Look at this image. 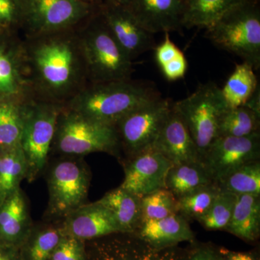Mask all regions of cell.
I'll return each instance as SVG.
<instances>
[{
    "mask_svg": "<svg viewBox=\"0 0 260 260\" xmlns=\"http://www.w3.org/2000/svg\"><path fill=\"white\" fill-rule=\"evenodd\" d=\"M23 43L34 97L63 105L88 85L78 32L44 34Z\"/></svg>",
    "mask_w": 260,
    "mask_h": 260,
    "instance_id": "cell-1",
    "label": "cell"
},
{
    "mask_svg": "<svg viewBox=\"0 0 260 260\" xmlns=\"http://www.w3.org/2000/svg\"><path fill=\"white\" fill-rule=\"evenodd\" d=\"M159 97L153 84L129 78L88 83L62 107L95 122L115 126L130 112Z\"/></svg>",
    "mask_w": 260,
    "mask_h": 260,
    "instance_id": "cell-2",
    "label": "cell"
},
{
    "mask_svg": "<svg viewBox=\"0 0 260 260\" xmlns=\"http://www.w3.org/2000/svg\"><path fill=\"white\" fill-rule=\"evenodd\" d=\"M259 0H250L228 12L205 37L217 47L242 58L254 70L260 68Z\"/></svg>",
    "mask_w": 260,
    "mask_h": 260,
    "instance_id": "cell-3",
    "label": "cell"
},
{
    "mask_svg": "<svg viewBox=\"0 0 260 260\" xmlns=\"http://www.w3.org/2000/svg\"><path fill=\"white\" fill-rule=\"evenodd\" d=\"M78 34L88 83L131 78L133 60L116 42L103 18Z\"/></svg>",
    "mask_w": 260,
    "mask_h": 260,
    "instance_id": "cell-4",
    "label": "cell"
},
{
    "mask_svg": "<svg viewBox=\"0 0 260 260\" xmlns=\"http://www.w3.org/2000/svg\"><path fill=\"white\" fill-rule=\"evenodd\" d=\"M174 110L184 121L203 158L219 137V126L228 108L221 89L213 83L201 84L189 96L173 103Z\"/></svg>",
    "mask_w": 260,
    "mask_h": 260,
    "instance_id": "cell-5",
    "label": "cell"
},
{
    "mask_svg": "<svg viewBox=\"0 0 260 260\" xmlns=\"http://www.w3.org/2000/svg\"><path fill=\"white\" fill-rule=\"evenodd\" d=\"M62 105L32 97L27 103L20 147L26 160V179L32 181L40 174L54 143Z\"/></svg>",
    "mask_w": 260,
    "mask_h": 260,
    "instance_id": "cell-6",
    "label": "cell"
},
{
    "mask_svg": "<svg viewBox=\"0 0 260 260\" xmlns=\"http://www.w3.org/2000/svg\"><path fill=\"white\" fill-rule=\"evenodd\" d=\"M54 141L65 155L114 153L120 144L115 126L100 124L61 108Z\"/></svg>",
    "mask_w": 260,
    "mask_h": 260,
    "instance_id": "cell-7",
    "label": "cell"
},
{
    "mask_svg": "<svg viewBox=\"0 0 260 260\" xmlns=\"http://www.w3.org/2000/svg\"><path fill=\"white\" fill-rule=\"evenodd\" d=\"M172 104L170 99L159 97L130 112L116 124L119 142L132 157L152 148Z\"/></svg>",
    "mask_w": 260,
    "mask_h": 260,
    "instance_id": "cell-8",
    "label": "cell"
},
{
    "mask_svg": "<svg viewBox=\"0 0 260 260\" xmlns=\"http://www.w3.org/2000/svg\"><path fill=\"white\" fill-rule=\"evenodd\" d=\"M90 13L85 0H26L28 37L73 30Z\"/></svg>",
    "mask_w": 260,
    "mask_h": 260,
    "instance_id": "cell-9",
    "label": "cell"
},
{
    "mask_svg": "<svg viewBox=\"0 0 260 260\" xmlns=\"http://www.w3.org/2000/svg\"><path fill=\"white\" fill-rule=\"evenodd\" d=\"M260 159L259 133L247 137L220 136L207 150L203 164L216 183L244 164Z\"/></svg>",
    "mask_w": 260,
    "mask_h": 260,
    "instance_id": "cell-10",
    "label": "cell"
},
{
    "mask_svg": "<svg viewBox=\"0 0 260 260\" xmlns=\"http://www.w3.org/2000/svg\"><path fill=\"white\" fill-rule=\"evenodd\" d=\"M88 187V173L81 164L72 160L56 164L49 177L51 213L66 216L84 205Z\"/></svg>",
    "mask_w": 260,
    "mask_h": 260,
    "instance_id": "cell-11",
    "label": "cell"
},
{
    "mask_svg": "<svg viewBox=\"0 0 260 260\" xmlns=\"http://www.w3.org/2000/svg\"><path fill=\"white\" fill-rule=\"evenodd\" d=\"M102 18L132 60L156 47L153 34L142 26L129 7L107 3L102 10Z\"/></svg>",
    "mask_w": 260,
    "mask_h": 260,
    "instance_id": "cell-12",
    "label": "cell"
},
{
    "mask_svg": "<svg viewBox=\"0 0 260 260\" xmlns=\"http://www.w3.org/2000/svg\"><path fill=\"white\" fill-rule=\"evenodd\" d=\"M173 164L153 149L145 150L132 157L125 167V177L120 186L142 198L166 188L168 172Z\"/></svg>",
    "mask_w": 260,
    "mask_h": 260,
    "instance_id": "cell-13",
    "label": "cell"
},
{
    "mask_svg": "<svg viewBox=\"0 0 260 260\" xmlns=\"http://www.w3.org/2000/svg\"><path fill=\"white\" fill-rule=\"evenodd\" d=\"M150 149L162 154L173 165L203 162L187 126L173 107Z\"/></svg>",
    "mask_w": 260,
    "mask_h": 260,
    "instance_id": "cell-14",
    "label": "cell"
},
{
    "mask_svg": "<svg viewBox=\"0 0 260 260\" xmlns=\"http://www.w3.org/2000/svg\"><path fill=\"white\" fill-rule=\"evenodd\" d=\"M61 230L63 235L80 240L120 233L112 214L99 201L81 205L68 214Z\"/></svg>",
    "mask_w": 260,
    "mask_h": 260,
    "instance_id": "cell-15",
    "label": "cell"
},
{
    "mask_svg": "<svg viewBox=\"0 0 260 260\" xmlns=\"http://www.w3.org/2000/svg\"><path fill=\"white\" fill-rule=\"evenodd\" d=\"M129 7L138 21L148 31H180L184 0H129Z\"/></svg>",
    "mask_w": 260,
    "mask_h": 260,
    "instance_id": "cell-16",
    "label": "cell"
},
{
    "mask_svg": "<svg viewBox=\"0 0 260 260\" xmlns=\"http://www.w3.org/2000/svg\"><path fill=\"white\" fill-rule=\"evenodd\" d=\"M31 97L24 43L11 51L0 45V100Z\"/></svg>",
    "mask_w": 260,
    "mask_h": 260,
    "instance_id": "cell-17",
    "label": "cell"
},
{
    "mask_svg": "<svg viewBox=\"0 0 260 260\" xmlns=\"http://www.w3.org/2000/svg\"><path fill=\"white\" fill-rule=\"evenodd\" d=\"M30 232L28 207L18 189L0 204V244L8 247L20 245Z\"/></svg>",
    "mask_w": 260,
    "mask_h": 260,
    "instance_id": "cell-18",
    "label": "cell"
},
{
    "mask_svg": "<svg viewBox=\"0 0 260 260\" xmlns=\"http://www.w3.org/2000/svg\"><path fill=\"white\" fill-rule=\"evenodd\" d=\"M137 232L140 239L156 248L172 247L194 239L189 223L179 214L142 222Z\"/></svg>",
    "mask_w": 260,
    "mask_h": 260,
    "instance_id": "cell-19",
    "label": "cell"
},
{
    "mask_svg": "<svg viewBox=\"0 0 260 260\" xmlns=\"http://www.w3.org/2000/svg\"><path fill=\"white\" fill-rule=\"evenodd\" d=\"M99 201L112 214L120 233L137 232L143 221L141 198L119 186Z\"/></svg>",
    "mask_w": 260,
    "mask_h": 260,
    "instance_id": "cell-20",
    "label": "cell"
},
{
    "mask_svg": "<svg viewBox=\"0 0 260 260\" xmlns=\"http://www.w3.org/2000/svg\"><path fill=\"white\" fill-rule=\"evenodd\" d=\"M235 205L226 232L253 242L259 237L260 195H236Z\"/></svg>",
    "mask_w": 260,
    "mask_h": 260,
    "instance_id": "cell-21",
    "label": "cell"
},
{
    "mask_svg": "<svg viewBox=\"0 0 260 260\" xmlns=\"http://www.w3.org/2000/svg\"><path fill=\"white\" fill-rule=\"evenodd\" d=\"M250 0H184L183 28H208L228 12Z\"/></svg>",
    "mask_w": 260,
    "mask_h": 260,
    "instance_id": "cell-22",
    "label": "cell"
},
{
    "mask_svg": "<svg viewBox=\"0 0 260 260\" xmlns=\"http://www.w3.org/2000/svg\"><path fill=\"white\" fill-rule=\"evenodd\" d=\"M31 98L0 100V153L20 146L27 103Z\"/></svg>",
    "mask_w": 260,
    "mask_h": 260,
    "instance_id": "cell-23",
    "label": "cell"
},
{
    "mask_svg": "<svg viewBox=\"0 0 260 260\" xmlns=\"http://www.w3.org/2000/svg\"><path fill=\"white\" fill-rule=\"evenodd\" d=\"M212 184L215 183L203 162L173 165L166 179V188L176 198Z\"/></svg>",
    "mask_w": 260,
    "mask_h": 260,
    "instance_id": "cell-24",
    "label": "cell"
},
{
    "mask_svg": "<svg viewBox=\"0 0 260 260\" xmlns=\"http://www.w3.org/2000/svg\"><path fill=\"white\" fill-rule=\"evenodd\" d=\"M258 80L254 68L246 62L236 65L235 69L221 89L229 109L242 107L257 88Z\"/></svg>",
    "mask_w": 260,
    "mask_h": 260,
    "instance_id": "cell-25",
    "label": "cell"
},
{
    "mask_svg": "<svg viewBox=\"0 0 260 260\" xmlns=\"http://www.w3.org/2000/svg\"><path fill=\"white\" fill-rule=\"evenodd\" d=\"M26 173V160L21 147L0 153V204L20 189Z\"/></svg>",
    "mask_w": 260,
    "mask_h": 260,
    "instance_id": "cell-26",
    "label": "cell"
},
{
    "mask_svg": "<svg viewBox=\"0 0 260 260\" xmlns=\"http://www.w3.org/2000/svg\"><path fill=\"white\" fill-rule=\"evenodd\" d=\"M220 191L235 195H260V160L244 164L215 183Z\"/></svg>",
    "mask_w": 260,
    "mask_h": 260,
    "instance_id": "cell-27",
    "label": "cell"
},
{
    "mask_svg": "<svg viewBox=\"0 0 260 260\" xmlns=\"http://www.w3.org/2000/svg\"><path fill=\"white\" fill-rule=\"evenodd\" d=\"M260 114L245 106L228 109L219 126V137L242 138L259 133Z\"/></svg>",
    "mask_w": 260,
    "mask_h": 260,
    "instance_id": "cell-28",
    "label": "cell"
},
{
    "mask_svg": "<svg viewBox=\"0 0 260 260\" xmlns=\"http://www.w3.org/2000/svg\"><path fill=\"white\" fill-rule=\"evenodd\" d=\"M218 191L216 184H212L177 198V214L187 221H198L209 210Z\"/></svg>",
    "mask_w": 260,
    "mask_h": 260,
    "instance_id": "cell-29",
    "label": "cell"
},
{
    "mask_svg": "<svg viewBox=\"0 0 260 260\" xmlns=\"http://www.w3.org/2000/svg\"><path fill=\"white\" fill-rule=\"evenodd\" d=\"M187 254L176 246L154 247L138 237L133 245L105 260H187Z\"/></svg>",
    "mask_w": 260,
    "mask_h": 260,
    "instance_id": "cell-30",
    "label": "cell"
},
{
    "mask_svg": "<svg viewBox=\"0 0 260 260\" xmlns=\"http://www.w3.org/2000/svg\"><path fill=\"white\" fill-rule=\"evenodd\" d=\"M142 220H159L177 214V198L167 188L158 189L141 198Z\"/></svg>",
    "mask_w": 260,
    "mask_h": 260,
    "instance_id": "cell-31",
    "label": "cell"
},
{
    "mask_svg": "<svg viewBox=\"0 0 260 260\" xmlns=\"http://www.w3.org/2000/svg\"><path fill=\"white\" fill-rule=\"evenodd\" d=\"M237 196L226 191H219L213 204L198 222L207 230H225L232 219Z\"/></svg>",
    "mask_w": 260,
    "mask_h": 260,
    "instance_id": "cell-32",
    "label": "cell"
},
{
    "mask_svg": "<svg viewBox=\"0 0 260 260\" xmlns=\"http://www.w3.org/2000/svg\"><path fill=\"white\" fill-rule=\"evenodd\" d=\"M63 237L61 229H47L36 234L28 249V260H49Z\"/></svg>",
    "mask_w": 260,
    "mask_h": 260,
    "instance_id": "cell-33",
    "label": "cell"
},
{
    "mask_svg": "<svg viewBox=\"0 0 260 260\" xmlns=\"http://www.w3.org/2000/svg\"><path fill=\"white\" fill-rule=\"evenodd\" d=\"M26 0H0V28L8 29L25 23Z\"/></svg>",
    "mask_w": 260,
    "mask_h": 260,
    "instance_id": "cell-34",
    "label": "cell"
},
{
    "mask_svg": "<svg viewBox=\"0 0 260 260\" xmlns=\"http://www.w3.org/2000/svg\"><path fill=\"white\" fill-rule=\"evenodd\" d=\"M49 260H85V251L81 240L63 235Z\"/></svg>",
    "mask_w": 260,
    "mask_h": 260,
    "instance_id": "cell-35",
    "label": "cell"
},
{
    "mask_svg": "<svg viewBox=\"0 0 260 260\" xmlns=\"http://www.w3.org/2000/svg\"><path fill=\"white\" fill-rule=\"evenodd\" d=\"M182 52L172 42L169 32H166L164 42L155 48V60L160 69L164 65L174 60Z\"/></svg>",
    "mask_w": 260,
    "mask_h": 260,
    "instance_id": "cell-36",
    "label": "cell"
},
{
    "mask_svg": "<svg viewBox=\"0 0 260 260\" xmlns=\"http://www.w3.org/2000/svg\"><path fill=\"white\" fill-rule=\"evenodd\" d=\"M187 68L188 61L184 53L182 52L174 60L162 67L160 70L166 79L169 81H176L184 78Z\"/></svg>",
    "mask_w": 260,
    "mask_h": 260,
    "instance_id": "cell-37",
    "label": "cell"
},
{
    "mask_svg": "<svg viewBox=\"0 0 260 260\" xmlns=\"http://www.w3.org/2000/svg\"><path fill=\"white\" fill-rule=\"evenodd\" d=\"M187 260H224L220 252L210 247H200L188 254Z\"/></svg>",
    "mask_w": 260,
    "mask_h": 260,
    "instance_id": "cell-38",
    "label": "cell"
},
{
    "mask_svg": "<svg viewBox=\"0 0 260 260\" xmlns=\"http://www.w3.org/2000/svg\"><path fill=\"white\" fill-rule=\"evenodd\" d=\"M244 106L254 111L258 114H260V90L259 85H258L254 93L248 99Z\"/></svg>",
    "mask_w": 260,
    "mask_h": 260,
    "instance_id": "cell-39",
    "label": "cell"
},
{
    "mask_svg": "<svg viewBox=\"0 0 260 260\" xmlns=\"http://www.w3.org/2000/svg\"><path fill=\"white\" fill-rule=\"evenodd\" d=\"M224 260H255L253 256L248 253L234 252V251H220Z\"/></svg>",
    "mask_w": 260,
    "mask_h": 260,
    "instance_id": "cell-40",
    "label": "cell"
},
{
    "mask_svg": "<svg viewBox=\"0 0 260 260\" xmlns=\"http://www.w3.org/2000/svg\"><path fill=\"white\" fill-rule=\"evenodd\" d=\"M0 260H16L10 253L0 248Z\"/></svg>",
    "mask_w": 260,
    "mask_h": 260,
    "instance_id": "cell-41",
    "label": "cell"
},
{
    "mask_svg": "<svg viewBox=\"0 0 260 260\" xmlns=\"http://www.w3.org/2000/svg\"><path fill=\"white\" fill-rule=\"evenodd\" d=\"M107 3H110V4L125 5V6H129V0H107Z\"/></svg>",
    "mask_w": 260,
    "mask_h": 260,
    "instance_id": "cell-42",
    "label": "cell"
}]
</instances>
